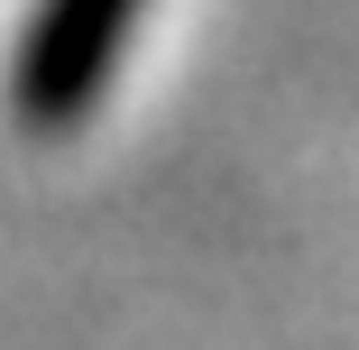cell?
I'll return each instance as SVG.
<instances>
[{"instance_id": "cell-1", "label": "cell", "mask_w": 359, "mask_h": 350, "mask_svg": "<svg viewBox=\"0 0 359 350\" xmlns=\"http://www.w3.org/2000/svg\"><path fill=\"white\" fill-rule=\"evenodd\" d=\"M148 0H37L28 10V37L0 74V111H10L19 138H65L83 129L129 55V28Z\"/></svg>"}]
</instances>
